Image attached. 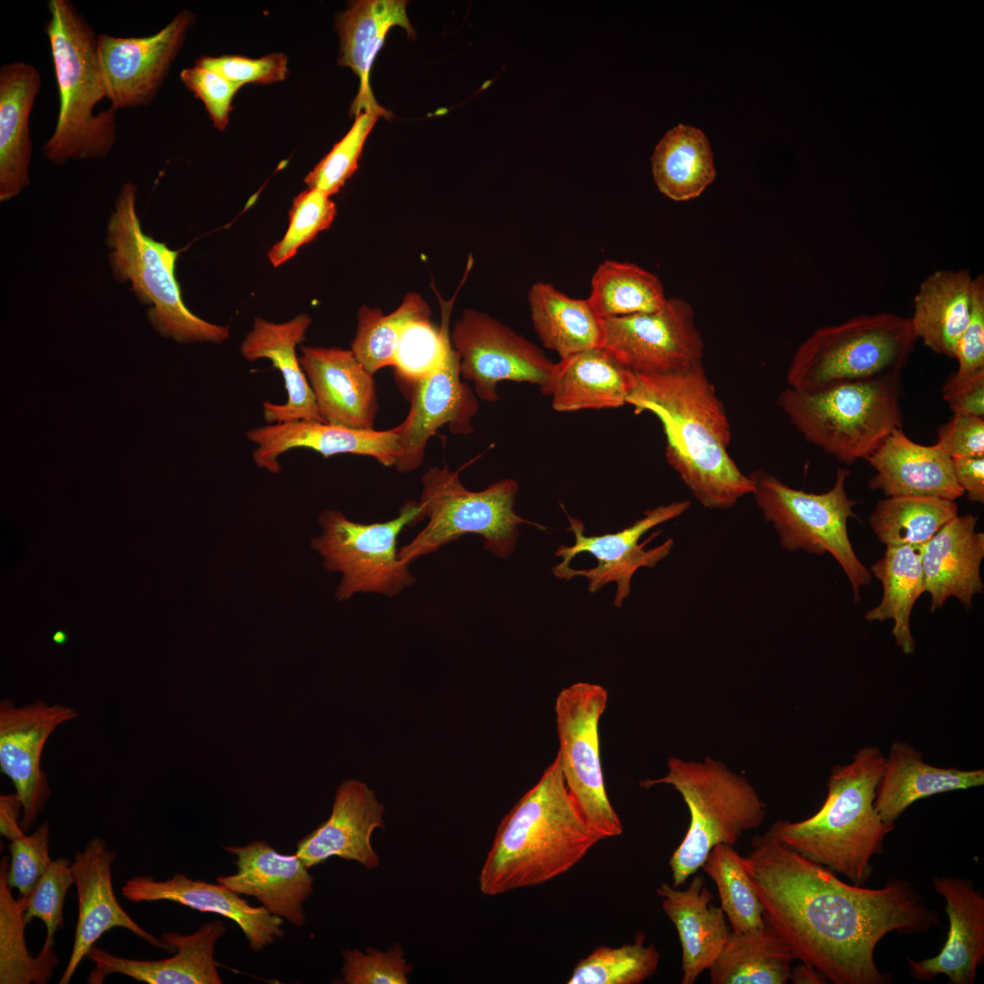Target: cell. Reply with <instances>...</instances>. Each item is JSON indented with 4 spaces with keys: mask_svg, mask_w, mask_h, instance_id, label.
Instances as JSON below:
<instances>
[{
    "mask_svg": "<svg viewBox=\"0 0 984 984\" xmlns=\"http://www.w3.org/2000/svg\"><path fill=\"white\" fill-rule=\"evenodd\" d=\"M744 866L764 907V918L794 958L834 984H888L875 960L887 934L929 931L938 913L907 880L883 887L847 884L836 873L773 836L752 840Z\"/></svg>",
    "mask_w": 984,
    "mask_h": 984,
    "instance_id": "6da1fadb",
    "label": "cell"
},
{
    "mask_svg": "<svg viewBox=\"0 0 984 984\" xmlns=\"http://www.w3.org/2000/svg\"><path fill=\"white\" fill-rule=\"evenodd\" d=\"M627 404L662 425L665 456L697 501L727 510L752 495L753 481L728 453L730 421L702 364L661 375H637Z\"/></svg>",
    "mask_w": 984,
    "mask_h": 984,
    "instance_id": "7a4b0ae2",
    "label": "cell"
},
{
    "mask_svg": "<svg viewBox=\"0 0 984 984\" xmlns=\"http://www.w3.org/2000/svg\"><path fill=\"white\" fill-rule=\"evenodd\" d=\"M600 840L571 797L556 754L500 821L479 889L497 896L548 882L573 868Z\"/></svg>",
    "mask_w": 984,
    "mask_h": 984,
    "instance_id": "3957f363",
    "label": "cell"
},
{
    "mask_svg": "<svg viewBox=\"0 0 984 984\" xmlns=\"http://www.w3.org/2000/svg\"><path fill=\"white\" fill-rule=\"evenodd\" d=\"M886 764L882 751L862 747L847 764H836L828 777L821 808L799 822L778 820L767 831L803 856L844 875L856 886L871 876V859L883 851L895 829L874 806Z\"/></svg>",
    "mask_w": 984,
    "mask_h": 984,
    "instance_id": "277c9868",
    "label": "cell"
},
{
    "mask_svg": "<svg viewBox=\"0 0 984 984\" xmlns=\"http://www.w3.org/2000/svg\"><path fill=\"white\" fill-rule=\"evenodd\" d=\"M48 36L59 110L55 130L43 147L45 158L58 165L69 160L106 159L117 139V118L110 107L97 113L106 97L97 59L95 31L68 0H49Z\"/></svg>",
    "mask_w": 984,
    "mask_h": 984,
    "instance_id": "5b68a950",
    "label": "cell"
},
{
    "mask_svg": "<svg viewBox=\"0 0 984 984\" xmlns=\"http://www.w3.org/2000/svg\"><path fill=\"white\" fill-rule=\"evenodd\" d=\"M901 395V374H889L813 391L788 387L777 405L807 441L849 465L902 427Z\"/></svg>",
    "mask_w": 984,
    "mask_h": 984,
    "instance_id": "8992f818",
    "label": "cell"
},
{
    "mask_svg": "<svg viewBox=\"0 0 984 984\" xmlns=\"http://www.w3.org/2000/svg\"><path fill=\"white\" fill-rule=\"evenodd\" d=\"M137 185L125 183L106 227V245L112 276L130 283L135 297L149 308V322L162 336L179 343H222L228 326L209 323L192 313L182 301L175 277L178 252L146 234L137 213Z\"/></svg>",
    "mask_w": 984,
    "mask_h": 984,
    "instance_id": "52a82bcc",
    "label": "cell"
},
{
    "mask_svg": "<svg viewBox=\"0 0 984 984\" xmlns=\"http://www.w3.org/2000/svg\"><path fill=\"white\" fill-rule=\"evenodd\" d=\"M668 769L665 776L645 779L640 785H671L689 809V828L669 861L672 886L678 887L702 867L713 846H733L745 832L760 827L766 805L744 776L711 758L687 762L671 757Z\"/></svg>",
    "mask_w": 984,
    "mask_h": 984,
    "instance_id": "ba28073f",
    "label": "cell"
},
{
    "mask_svg": "<svg viewBox=\"0 0 984 984\" xmlns=\"http://www.w3.org/2000/svg\"><path fill=\"white\" fill-rule=\"evenodd\" d=\"M916 342L909 317L887 312L861 313L819 327L796 349L786 374L788 387L813 391L901 374Z\"/></svg>",
    "mask_w": 984,
    "mask_h": 984,
    "instance_id": "9c48e42d",
    "label": "cell"
},
{
    "mask_svg": "<svg viewBox=\"0 0 984 984\" xmlns=\"http://www.w3.org/2000/svg\"><path fill=\"white\" fill-rule=\"evenodd\" d=\"M421 483L417 502L428 522L398 550L405 564L410 565L466 534L482 536L485 549L506 559L516 548L520 524L547 530L515 513L518 485L514 479H501L484 490L470 491L463 486L458 472L432 466L424 473Z\"/></svg>",
    "mask_w": 984,
    "mask_h": 984,
    "instance_id": "30bf717a",
    "label": "cell"
},
{
    "mask_svg": "<svg viewBox=\"0 0 984 984\" xmlns=\"http://www.w3.org/2000/svg\"><path fill=\"white\" fill-rule=\"evenodd\" d=\"M846 468H838L834 486L825 493L794 489L776 477L756 470L752 495L765 520L776 530L781 546L789 551L804 550L822 556L829 553L840 565L852 587L855 601L871 574L853 549L847 532L849 518H857L856 501L848 497Z\"/></svg>",
    "mask_w": 984,
    "mask_h": 984,
    "instance_id": "8fae6325",
    "label": "cell"
},
{
    "mask_svg": "<svg viewBox=\"0 0 984 984\" xmlns=\"http://www.w3.org/2000/svg\"><path fill=\"white\" fill-rule=\"evenodd\" d=\"M424 520L417 501H407L395 518L359 523L342 511L325 509L318 518L321 532L311 547L322 558L325 569L341 575L335 597L342 601L357 593L387 598L400 595L416 579L410 565L398 558L397 538L405 527Z\"/></svg>",
    "mask_w": 984,
    "mask_h": 984,
    "instance_id": "7c38bea8",
    "label": "cell"
},
{
    "mask_svg": "<svg viewBox=\"0 0 984 984\" xmlns=\"http://www.w3.org/2000/svg\"><path fill=\"white\" fill-rule=\"evenodd\" d=\"M609 693L602 685L579 682L563 688L555 702L559 756L567 788L585 820L602 839L623 832L610 802L600 751V720Z\"/></svg>",
    "mask_w": 984,
    "mask_h": 984,
    "instance_id": "4fadbf2b",
    "label": "cell"
},
{
    "mask_svg": "<svg viewBox=\"0 0 984 984\" xmlns=\"http://www.w3.org/2000/svg\"><path fill=\"white\" fill-rule=\"evenodd\" d=\"M690 506V500L659 506L645 511L641 518L622 530L599 536H586L583 523L567 515L570 523L568 529L574 533L575 543L570 547H559L555 555L563 559L552 568V572L559 579L587 578L590 592L600 590L611 581L616 582L614 605L620 608L630 595L634 573L641 567L653 569L671 553L674 544L672 538H668L656 548H645L661 530L641 543L639 542L641 538L655 526L680 517Z\"/></svg>",
    "mask_w": 984,
    "mask_h": 984,
    "instance_id": "5bb4252c",
    "label": "cell"
},
{
    "mask_svg": "<svg viewBox=\"0 0 984 984\" xmlns=\"http://www.w3.org/2000/svg\"><path fill=\"white\" fill-rule=\"evenodd\" d=\"M601 347L636 375H661L702 364L704 343L691 304L667 298L656 312L602 320Z\"/></svg>",
    "mask_w": 984,
    "mask_h": 984,
    "instance_id": "9a60e30c",
    "label": "cell"
},
{
    "mask_svg": "<svg viewBox=\"0 0 984 984\" xmlns=\"http://www.w3.org/2000/svg\"><path fill=\"white\" fill-rule=\"evenodd\" d=\"M450 338L462 377L474 384L476 395L485 402L499 399L501 381L537 384L543 393L552 375L555 364L540 348L486 313L464 310Z\"/></svg>",
    "mask_w": 984,
    "mask_h": 984,
    "instance_id": "2e32d148",
    "label": "cell"
},
{
    "mask_svg": "<svg viewBox=\"0 0 984 984\" xmlns=\"http://www.w3.org/2000/svg\"><path fill=\"white\" fill-rule=\"evenodd\" d=\"M194 19L191 12L184 10L149 36L97 35V65L111 108H135L152 101Z\"/></svg>",
    "mask_w": 984,
    "mask_h": 984,
    "instance_id": "e0dca14e",
    "label": "cell"
},
{
    "mask_svg": "<svg viewBox=\"0 0 984 984\" xmlns=\"http://www.w3.org/2000/svg\"><path fill=\"white\" fill-rule=\"evenodd\" d=\"M77 716L74 707L43 701L19 707L11 700L0 702V768L12 781L22 804L25 833L32 828L51 794L41 768L46 742L59 725Z\"/></svg>",
    "mask_w": 984,
    "mask_h": 984,
    "instance_id": "ac0fdd59",
    "label": "cell"
},
{
    "mask_svg": "<svg viewBox=\"0 0 984 984\" xmlns=\"http://www.w3.org/2000/svg\"><path fill=\"white\" fill-rule=\"evenodd\" d=\"M461 377L459 355L450 338L443 364L432 374L415 383L409 413L395 427L400 446L395 466L398 472L409 473L422 465L428 440L442 425H448L456 435L473 432L471 421L478 402Z\"/></svg>",
    "mask_w": 984,
    "mask_h": 984,
    "instance_id": "d6986e66",
    "label": "cell"
},
{
    "mask_svg": "<svg viewBox=\"0 0 984 984\" xmlns=\"http://www.w3.org/2000/svg\"><path fill=\"white\" fill-rule=\"evenodd\" d=\"M116 856V852L109 848L106 840L95 837L87 842L83 850L75 854L71 862L78 900V917L73 949L59 984L69 983L91 947L113 928H126L150 945L171 952L161 938L140 928L118 902L111 878V866Z\"/></svg>",
    "mask_w": 984,
    "mask_h": 984,
    "instance_id": "ffe728a7",
    "label": "cell"
},
{
    "mask_svg": "<svg viewBox=\"0 0 984 984\" xmlns=\"http://www.w3.org/2000/svg\"><path fill=\"white\" fill-rule=\"evenodd\" d=\"M246 437L256 446L251 453L253 462L272 474L282 471L279 457L293 448H308L325 458L339 454L371 456L393 467L400 456L395 428L363 430L298 420L254 427L246 433Z\"/></svg>",
    "mask_w": 984,
    "mask_h": 984,
    "instance_id": "44dd1931",
    "label": "cell"
},
{
    "mask_svg": "<svg viewBox=\"0 0 984 984\" xmlns=\"http://www.w3.org/2000/svg\"><path fill=\"white\" fill-rule=\"evenodd\" d=\"M384 807L374 790L355 779L336 789L329 818L296 845V853L310 868L332 856L355 861L367 870L380 866L372 846V835L384 829Z\"/></svg>",
    "mask_w": 984,
    "mask_h": 984,
    "instance_id": "7402d4cb",
    "label": "cell"
},
{
    "mask_svg": "<svg viewBox=\"0 0 984 984\" xmlns=\"http://www.w3.org/2000/svg\"><path fill=\"white\" fill-rule=\"evenodd\" d=\"M299 360L324 422L374 429L379 409L374 374L351 349L300 346Z\"/></svg>",
    "mask_w": 984,
    "mask_h": 984,
    "instance_id": "603a6c76",
    "label": "cell"
},
{
    "mask_svg": "<svg viewBox=\"0 0 984 984\" xmlns=\"http://www.w3.org/2000/svg\"><path fill=\"white\" fill-rule=\"evenodd\" d=\"M224 850L236 856L237 872L219 876L218 883L256 897L271 914L294 926L305 924L302 904L313 891V877L297 855L280 854L263 840Z\"/></svg>",
    "mask_w": 984,
    "mask_h": 984,
    "instance_id": "cb8c5ba5",
    "label": "cell"
},
{
    "mask_svg": "<svg viewBox=\"0 0 984 984\" xmlns=\"http://www.w3.org/2000/svg\"><path fill=\"white\" fill-rule=\"evenodd\" d=\"M933 887L946 901L948 938L935 957L922 960L907 958L911 974L919 980L946 975L950 984H973L984 960L983 894L970 879L962 877L936 876Z\"/></svg>",
    "mask_w": 984,
    "mask_h": 984,
    "instance_id": "d4e9b609",
    "label": "cell"
},
{
    "mask_svg": "<svg viewBox=\"0 0 984 984\" xmlns=\"http://www.w3.org/2000/svg\"><path fill=\"white\" fill-rule=\"evenodd\" d=\"M225 931L222 921L214 920L190 935L164 932L161 940L176 954L161 960L119 958L95 944L86 955L95 964L87 982L101 984L107 976L120 973L149 984H221L214 948Z\"/></svg>",
    "mask_w": 984,
    "mask_h": 984,
    "instance_id": "484cf974",
    "label": "cell"
},
{
    "mask_svg": "<svg viewBox=\"0 0 984 984\" xmlns=\"http://www.w3.org/2000/svg\"><path fill=\"white\" fill-rule=\"evenodd\" d=\"M122 895L131 902L168 900L202 912H211L239 925L252 951L259 952L284 935L282 917L261 907H252L240 895L218 883L193 880L175 874L163 881L135 876L122 887Z\"/></svg>",
    "mask_w": 984,
    "mask_h": 984,
    "instance_id": "4316f807",
    "label": "cell"
},
{
    "mask_svg": "<svg viewBox=\"0 0 984 984\" xmlns=\"http://www.w3.org/2000/svg\"><path fill=\"white\" fill-rule=\"evenodd\" d=\"M311 323L312 318L306 313L282 323L258 317L241 344V354L247 361L269 359L282 374L287 399L282 404L262 403V415L267 424L298 420L324 422L296 354V347L305 339Z\"/></svg>",
    "mask_w": 984,
    "mask_h": 984,
    "instance_id": "83f0119b",
    "label": "cell"
},
{
    "mask_svg": "<svg viewBox=\"0 0 984 984\" xmlns=\"http://www.w3.org/2000/svg\"><path fill=\"white\" fill-rule=\"evenodd\" d=\"M866 460L876 470L869 488L881 490L888 497H934L954 501L964 494L948 455L937 443L924 446L912 441L902 427L893 431Z\"/></svg>",
    "mask_w": 984,
    "mask_h": 984,
    "instance_id": "f1b7e54d",
    "label": "cell"
},
{
    "mask_svg": "<svg viewBox=\"0 0 984 984\" xmlns=\"http://www.w3.org/2000/svg\"><path fill=\"white\" fill-rule=\"evenodd\" d=\"M977 521L972 514L958 515L922 546L925 591L931 597V612L950 597L969 609L973 597L983 592L984 534L976 531Z\"/></svg>",
    "mask_w": 984,
    "mask_h": 984,
    "instance_id": "f546056e",
    "label": "cell"
},
{
    "mask_svg": "<svg viewBox=\"0 0 984 984\" xmlns=\"http://www.w3.org/2000/svg\"><path fill=\"white\" fill-rule=\"evenodd\" d=\"M661 907L675 926L682 946V984H693L715 961L731 929L721 907L701 876H694L685 890L662 883L656 890Z\"/></svg>",
    "mask_w": 984,
    "mask_h": 984,
    "instance_id": "4dcf8cb0",
    "label": "cell"
},
{
    "mask_svg": "<svg viewBox=\"0 0 984 984\" xmlns=\"http://www.w3.org/2000/svg\"><path fill=\"white\" fill-rule=\"evenodd\" d=\"M37 68L24 61L0 68V201L12 200L30 182L29 116L41 89Z\"/></svg>",
    "mask_w": 984,
    "mask_h": 984,
    "instance_id": "1f68e13d",
    "label": "cell"
},
{
    "mask_svg": "<svg viewBox=\"0 0 984 984\" xmlns=\"http://www.w3.org/2000/svg\"><path fill=\"white\" fill-rule=\"evenodd\" d=\"M636 384L635 374L608 350L596 347L556 363L543 394L559 412L618 408L627 404Z\"/></svg>",
    "mask_w": 984,
    "mask_h": 984,
    "instance_id": "d6a6232c",
    "label": "cell"
},
{
    "mask_svg": "<svg viewBox=\"0 0 984 984\" xmlns=\"http://www.w3.org/2000/svg\"><path fill=\"white\" fill-rule=\"evenodd\" d=\"M984 784V769L961 770L928 764L911 744L892 743L874 806L885 823L894 824L915 802L938 794Z\"/></svg>",
    "mask_w": 984,
    "mask_h": 984,
    "instance_id": "836d02e7",
    "label": "cell"
},
{
    "mask_svg": "<svg viewBox=\"0 0 984 984\" xmlns=\"http://www.w3.org/2000/svg\"><path fill=\"white\" fill-rule=\"evenodd\" d=\"M405 7L406 2L402 0H362L352 4L338 18L341 42L338 62L352 68L360 79V89L353 106L356 115L383 109L373 97L369 72L391 27L401 26L410 37L415 36Z\"/></svg>",
    "mask_w": 984,
    "mask_h": 984,
    "instance_id": "e575fe53",
    "label": "cell"
},
{
    "mask_svg": "<svg viewBox=\"0 0 984 984\" xmlns=\"http://www.w3.org/2000/svg\"><path fill=\"white\" fill-rule=\"evenodd\" d=\"M972 283L969 269H941L923 280L909 317L917 340L938 354L954 358L969 318Z\"/></svg>",
    "mask_w": 984,
    "mask_h": 984,
    "instance_id": "d590c367",
    "label": "cell"
},
{
    "mask_svg": "<svg viewBox=\"0 0 984 984\" xmlns=\"http://www.w3.org/2000/svg\"><path fill=\"white\" fill-rule=\"evenodd\" d=\"M533 326L545 347L561 358L601 347L602 319L587 299H576L538 282L528 295Z\"/></svg>",
    "mask_w": 984,
    "mask_h": 984,
    "instance_id": "8d00e7d4",
    "label": "cell"
},
{
    "mask_svg": "<svg viewBox=\"0 0 984 984\" xmlns=\"http://www.w3.org/2000/svg\"><path fill=\"white\" fill-rule=\"evenodd\" d=\"M922 546L887 547L884 556L871 566L883 586L880 603L866 611L867 621L893 620L892 635L904 654L915 651L910 630V615L919 596L925 592L921 563Z\"/></svg>",
    "mask_w": 984,
    "mask_h": 984,
    "instance_id": "74e56055",
    "label": "cell"
},
{
    "mask_svg": "<svg viewBox=\"0 0 984 984\" xmlns=\"http://www.w3.org/2000/svg\"><path fill=\"white\" fill-rule=\"evenodd\" d=\"M794 959L787 945L767 925L750 932L731 930L709 968L710 980L712 984H785Z\"/></svg>",
    "mask_w": 984,
    "mask_h": 984,
    "instance_id": "f35d334b",
    "label": "cell"
},
{
    "mask_svg": "<svg viewBox=\"0 0 984 984\" xmlns=\"http://www.w3.org/2000/svg\"><path fill=\"white\" fill-rule=\"evenodd\" d=\"M651 160L658 189L675 201L698 197L716 174L706 136L688 125L680 124L669 130Z\"/></svg>",
    "mask_w": 984,
    "mask_h": 984,
    "instance_id": "ab89813d",
    "label": "cell"
},
{
    "mask_svg": "<svg viewBox=\"0 0 984 984\" xmlns=\"http://www.w3.org/2000/svg\"><path fill=\"white\" fill-rule=\"evenodd\" d=\"M588 300L603 320L656 312L667 297L655 274L634 263L609 260L594 272Z\"/></svg>",
    "mask_w": 984,
    "mask_h": 984,
    "instance_id": "60d3db41",
    "label": "cell"
},
{
    "mask_svg": "<svg viewBox=\"0 0 984 984\" xmlns=\"http://www.w3.org/2000/svg\"><path fill=\"white\" fill-rule=\"evenodd\" d=\"M957 504L934 497H895L879 500L869 525L887 547L923 546L958 516Z\"/></svg>",
    "mask_w": 984,
    "mask_h": 984,
    "instance_id": "b9f144b4",
    "label": "cell"
},
{
    "mask_svg": "<svg viewBox=\"0 0 984 984\" xmlns=\"http://www.w3.org/2000/svg\"><path fill=\"white\" fill-rule=\"evenodd\" d=\"M8 868L9 858L4 856L0 862V983L46 984L58 958L52 950L30 956L25 938V905L21 897H13L6 880Z\"/></svg>",
    "mask_w": 984,
    "mask_h": 984,
    "instance_id": "7bdbcfd3",
    "label": "cell"
},
{
    "mask_svg": "<svg viewBox=\"0 0 984 984\" xmlns=\"http://www.w3.org/2000/svg\"><path fill=\"white\" fill-rule=\"evenodd\" d=\"M701 868L717 887L721 908L732 931L750 932L766 925L764 907L744 866V856L732 846L718 844Z\"/></svg>",
    "mask_w": 984,
    "mask_h": 984,
    "instance_id": "ee69618b",
    "label": "cell"
},
{
    "mask_svg": "<svg viewBox=\"0 0 984 984\" xmlns=\"http://www.w3.org/2000/svg\"><path fill=\"white\" fill-rule=\"evenodd\" d=\"M431 310L416 292L406 294L392 313L384 314L378 308L362 306L351 350L357 360L373 374L393 365L394 356L405 325L415 319L430 318Z\"/></svg>",
    "mask_w": 984,
    "mask_h": 984,
    "instance_id": "f6af8a7d",
    "label": "cell"
},
{
    "mask_svg": "<svg viewBox=\"0 0 984 984\" xmlns=\"http://www.w3.org/2000/svg\"><path fill=\"white\" fill-rule=\"evenodd\" d=\"M643 932L632 943L620 947L600 946L580 959L572 969L569 984H640L656 971L660 954L654 945H645Z\"/></svg>",
    "mask_w": 984,
    "mask_h": 984,
    "instance_id": "bcb514c9",
    "label": "cell"
},
{
    "mask_svg": "<svg viewBox=\"0 0 984 984\" xmlns=\"http://www.w3.org/2000/svg\"><path fill=\"white\" fill-rule=\"evenodd\" d=\"M435 292L441 309L440 326H436L430 318L407 323L402 330L394 356L393 366L398 375L414 384L441 366L450 341L449 321L456 294L446 301L436 289Z\"/></svg>",
    "mask_w": 984,
    "mask_h": 984,
    "instance_id": "7dc6e473",
    "label": "cell"
},
{
    "mask_svg": "<svg viewBox=\"0 0 984 984\" xmlns=\"http://www.w3.org/2000/svg\"><path fill=\"white\" fill-rule=\"evenodd\" d=\"M384 109L363 111L333 149L305 177L308 189L318 190L328 196L337 193L357 169L359 157L366 138Z\"/></svg>",
    "mask_w": 984,
    "mask_h": 984,
    "instance_id": "c3c4849f",
    "label": "cell"
},
{
    "mask_svg": "<svg viewBox=\"0 0 984 984\" xmlns=\"http://www.w3.org/2000/svg\"><path fill=\"white\" fill-rule=\"evenodd\" d=\"M335 214V204L330 196L314 189L301 192L291 208L285 235L268 253L272 264L277 267L293 257L300 247L330 227Z\"/></svg>",
    "mask_w": 984,
    "mask_h": 984,
    "instance_id": "681fc988",
    "label": "cell"
},
{
    "mask_svg": "<svg viewBox=\"0 0 984 984\" xmlns=\"http://www.w3.org/2000/svg\"><path fill=\"white\" fill-rule=\"evenodd\" d=\"M73 884L75 879L71 862L59 857L52 861L29 895L20 896L25 905V923L28 924L37 917L46 926V937L41 948L43 952L52 949L56 932L63 928L65 898Z\"/></svg>",
    "mask_w": 984,
    "mask_h": 984,
    "instance_id": "f907efd6",
    "label": "cell"
},
{
    "mask_svg": "<svg viewBox=\"0 0 984 984\" xmlns=\"http://www.w3.org/2000/svg\"><path fill=\"white\" fill-rule=\"evenodd\" d=\"M343 984H407L413 968L405 958L401 944L395 943L387 950L366 948H346L342 952Z\"/></svg>",
    "mask_w": 984,
    "mask_h": 984,
    "instance_id": "816d5d0a",
    "label": "cell"
},
{
    "mask_svg": "<svg viewBox=\"0 0 984 984\" xmlns=\"http://www.w3.org/2000/svg\"><path fill=\"white\" fill-rule=\"evenodd\" d=\"M50 827L44 822L36 831L19 836L9 844L11 858L6 874L7 884L20 896L29 895L52 863L49 856Z\"/></svg>",
    "mask_w": 984,
    "mask_h": 984,
    "instance_id": "f5cc1de1",
    "label": "cell"
},
{
    "mask_svg": "<svg viewBox=\"0 0 984 984\" xmlns=\"http://www.w3.org/2000/svg\"><path fill=\"white\" fill-rule=\"evenodd\" d=\"M196 64L216 71L241 87L248 83L270 84L282 81L288 71V58L281 53L261 58L240 56H201Z\"/></svg>",
    "mask_w": 984,
    "mask_h": 984,
    "instance_id": "db71d44e",
    "label": "cell"
},
{
    "mask_svg": "<svg viewBox=\"0 0 984 984\" xmlns=\"http://www.w3.org/2000/svg\"><path fill=\"white\" fill-rule=\"evenodd\" d=\"M180 79L203 102L215 127L224 129L229 121L232 97L241 86L196 63L181 71Z\"/></svg>",
    "mask_w": 984,
    "mask_h": 984,
    "instance_id": "11a10c76",
    "label": "cell"
},
{
    "mask_svg": "<svg viewBox=\"0 0 984 984\" xmlns=\"http://www.w3.org/2000/svg\"><path fill=\"white\" fill-rule=\"evenodd\" d=\"M957 375L984 370V276L973 277L971 307L968 323L955 348Z\"/></svg>",
    "mask_w": 984,
    "mask_h": 984,
    "instance_id": "9f6ffc18",
    "label": "cell"
},
{
    "mask_svg": "<svg viewBox=\"0 0 984 984\" xmlns=\"http://www.w3.org/2000/svg\"><path fill=\"white\" fill-rule=\"evenodd\" d=\"M936 443L950 458L984 456V418L953 414L938 428Z\"/></svg>",
    "mask_w": 984,
    "mask_h": 984,
    "instance_id": "6f0895ef",
    "label": "cell"
},
{
    "mask_svg": "<svg viewBox=\"0 0 984 984\" xmlns=\"http://www.w3.org/2000/svg\"><path fill=\"white\" fill-rule=\"evenodd\" d=\"M943 399L953 414L984 416V370L967 375L952 374L942 386Z\"/></svg>",
    "mask_w": 984,
    "mask_h": 984,
    "instance_id": "680465c9",
    "label": "cell"
},
{
    "mask_svg": "<svg viewBox=\"0 0 984 984\" xmlns=\"http://www.w3.org/2000/svg\"><path fill=\"white\" fill-rule=\"evenodd\" d=\"M951 460L956 481L969 499L984 503V456Z\"/></svg>",
    "mask_w": 984,
    "mask_h": 984,
    "instance_id": "91938a15",
    "label": "cell"
},
{
    "mask_svg": "<svg viewBox=\"0 0 984 984\" xmlns=\"http://www.w3.org/2000/svg\"><path fill=\"white\" fill-rule=\"evenodd\" d=\"M23 806L15 793L0 796V833L10 841L25 835L21 827Z\"/></svg>",
    "mask_w": 984,
    "mask_h": 984,
    "instance_id": "94428289",
    "label": "cell"
},
{
    "mask_svg": "<svg viewBox=\"0 0 984 984\" xmlns=\"http://www.w3.org/2000/svg\"><path fill=\"white\" fill-rule=\"evenodd\" d=\"M789 980L794 984H825L828 982L822 972L805 962L791 969Z\"/></svg>",
    "mask_w": 984,
    "mask_h": 984,
    "instance_id": "6125c7cd",
    "label": "cell"
}]
</instances>
